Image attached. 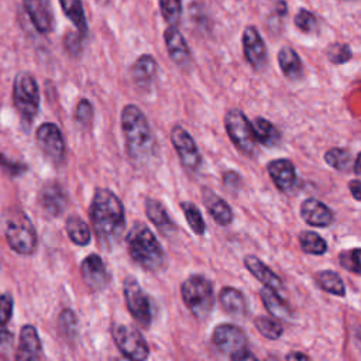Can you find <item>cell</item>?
Returning <instances> with one entry per match:
<instances>
[{
  "instance_id": "cell-19",
  "label": "cell",
  "mask_w": 361,
  "mask_h": 361,
  "mask_svg": "<svg viewBox=\"0 0 361 361\" xmlns=\"http://www.w3.org/2000/svg\"><path fill=\"white\" fill-rule=\"evenodd\" d=\"M300 216L309 226L329 227L334 221V214L324 203L314 197H307L300 204Z\"/></svg>"
},
{
  "instance_id": "cell-32",
  "label": "cell",
  "mask_w": 361,
  "mask_h": 361,
  "mask_svg": "<svg viewBox=\"0 0 361 361\" xmlns=\"http://www.w3.org/2000/svg\"><path fill=\"white\" fill-rule=\"evenodd\" d=\"M300 248L310 255H323L327 251L326 240L314 231L306 230L299 234Z\"/></svg>"
},
{
  "instance_id": "cell-35",
  "label": "cell",
  "mask_w": 361,
  "mask_h": 361,
  "mask_svg": "<svg viewBox=\"0 0 361 361\" xmlns=\"http://www.w3.org/2000/svg\"><path fill=\"white\" fill-rule=\"evenodd\" d=\"M324 161L336 171H348L353 162L351 152L345 148H330L324 154Z\"/></svg>"
},
{
  "instance_id": "cell-38",
  "label": "cell",
  "mask_w": 361,
  "mask_h": 361,
  "mask_svg": "<svg viewBox=\"0 0 361 361\" xmlns=\"http://www.w3.org/2000/svg\"><path fill=\"white\" fill-rule=\"evenodd\" d=\"M295 25L300 31L310 34L317 30V18L312 11H309L306 8H299V11L295 16Z\"/></svg>"
},
{
  "instance_id": "cell-44",
  "label": "cell",
  "mask_w": 361,
  "mask_h": 361,
  "mask_svg": "<svg viewBox=\"0 0 361 361\" xmlns=\"http://www.w3.org/2000/svg\"><path fill=\"white\" fill-rule=\"evenodd\" d=\"M223 185L231 190V192H237L241 186V176L235 172V171H226L223 173Z\"/></svg>"
},
{
  "instance_id": "cell-40",
  "label": "cell",
  "mask_w": 361,
  "mask_h": 361,
  "mask_svg": "<svg viewBox=\"0 0 361 361\" xmlns=\"http://www.w3.org/2000/svg\"><path fill=\"white\" fill-rule=\"evenodd\" d=\"M93 117V106L87 99H80L79 103L76 104V110H75V118L78 123H80L82 126H86L92 121Z\"/></svg>"
},
{
  "instance_id": "cell-39",
  "label": "cell",
  "mask_w": 361,
  "mask_h": 361,
  "mask_svg": "<svg viewBox=\"0 0 361 361\" xmlns=\"http://www.w3.org/2000/svg\"><path fill=\"white\" fill-rule=\"evenodd\" d=\"M340 264L344 269L353 272V274H360V248H353L343 251L338 257Z\"/></svg>"
},
{
  "instance_id": "cell-45",
  "label": "cell",
  "mask_w": 361,
  "mask_h": 361,
  "mask_svg": "<svg viewBox=\"0 0 361 361\" xmlns=\"http://www.w3.org/2000/svg\"><path fill=\"white\" fill-rule=\"evenodd\" d=\"M13 347V334L4 327L0 326V354L6 355L11 351Z\"/></svg>"
},
{
  "instance_id": "cell-22",
  "label": "cell",
  "mask_w": 361,
  "mask_h": 361,
  "mask_svg": "<svg viewBox=\"0 0 361 361\" xmlns=\"http://www.w3.org/2000/svg\"><path fill=\"white\" fill-rule=\"evenodd\" d=\"M244 267L250 271V274L257 278L264 286H268L274 290H282L283 282L282 279L268 267L265 265L258 257L255 255H245L244 257Z\"/></svg>"
},
{
  "instance_id": "cell-9",
  "label": "cell",
  "mask_w": 361,
  "mask_h": 361,
  "mask_svg": "<svg viewBox=\"0 0 361 361\" xmlns=\"http://www.w3.org/2000/svg\"><path fill=\"white\" fill-rule=\"evenodd\" d=\"M111 336L116 347L126 358L142 361L149 355L148 344L135 327L116 323L111 327Z\"/></svg>"
},
{
  "instance_id": "cell-5",
  "label": "cell",
  "mask_w": 361,
  "mask_h": 361,
  "mask_svg": "<svg viewBox=\"0 0 361 361\" xmlns=\"http://www.w3.org/2000/svg\"><path fill=\"white\" fill-rule=\"evenodd\" d=\"M4 235L13 251L21 255H30L37 247V231L30 217L18 207L6 214Z\"/></svg>"
},
{
  "instance_id": "cell-10",
  "label": "cell",
  "mask_w": 361,
  "mask_h": 361,
  "mask_svg": "<svg viewBox=\"0 0 361 361\" xmlns=\"http://www.w3.org/2000/svg\"><path fill=\"white\" fill-rule=\"evenodd\" d=\"M123 293L127 303V309L135 323L140 327L148 329L152 320L151 302L147 293L140 286L138 281L133 276H127L123 282Z\"/></svg>"
},
{
  "instance_id": "cell-36",
  "label": "cell",
  "mask_w": 361,
  "mask_h": 361,
  "mask_svg": "<svg viewBox=\"0 0 361 361\" xmlns=\"http://www.w3.org/2000/svg\"><path fill=\"white\" fill-rule=\"evenodd\" d=\"M159 10L169 25H176L182 17V0H159Z\"/></svg>"
},
{
  "instance_id": "cell-46",
  "label": "cell",
  "mask_w": 361,
  "mask_h": 361,
  "mask_svg": "<svg viewBox=\"0 0 361 361\" xmlns=\"http://www.w3.org/2000/svg\"><path fill=\"white\" fill-rule=\"evenodd\" d=\"M348 189H350L353 197H354L357 202H360V200H361V195H360V192H361V182H360V179H353V180H350Z\"/></svg>"
},
{
  "instance_id": "cell-30",
  "label": "cell",
  "mask_w": 361,
  "mask_h": 361,
  "mask_svg": "<svg viewBox=\"0 0 361 361\" xmlns=\"http://www.w3.org/2000/svg\"><path fill=\"white\" fill-rule=\"evenodd\" d=\"M62 11L72 21L76 30L85 37L87 34V21L85 16V10L82 6V0H59Z\"/></svg>"
},
{
  "instance_id": "cell-48",
  "label": "cell",
  "mask_w": 361,
  "mask_h": 361,
  "mask_svg": "<svg viewBox=\"0 0 361 361\" xmlns=\"http://www.w3.org/2000/svg\"><path fill=\"white\" fill-rule=\"evenodd\" d=\"M360 158H361L360 154H357V157L354 158V172L357 175H360Z\"/></svg>"
},
{
  "instance_id": "cell-23",
  "label": "cell",
  "mask_w": 361,
  "mask_h": 361,
  "mask_svg": "<svg viewBox=\"0 0 361 361\" xmlns=\"http://www.w3.org/2000/svg\"><path fill=\"white\" fill-rule=\"evenodd\" d=\"M145 213L147 217L149 219V221L164 234V235H169L175 231V223L172 221V219L169 217L165 206L152 197H147L145 199Z\"/></svg>"
},
{
  "instance_id": "cell-15",
  "label": "cell",
  "mask_w": 361,
  "mask_h": 361,
  "mask_svg": "<svg viewBox=\"0 0 361 361\" xmlns=\"http://www.w3.org/2000/svg\"><path fill=\"white\" fill-rule=\"evenodd\" d=\"M267 169L278 190L283 193H289L293 190V188L296 186V169L292 161L286 158H278L268 162Z\"/></svg>"
},
{
  "instance_id": "cell-25",
  "label": "cell",
  "mask_w": 361,
  "mask_h": 361,
  "mask_svg": "<svg viewBox=\"0 0 361 361\" xmlns=\"http://www.w3.org/2000/svg\"><path fill=\"white\" fill-rule=\"evenodd\" d=\"M278 65L282 73L290 80L299 79L302 76L303 66H302L300 56L290 47H282L278 51Z\"/></svg>"
},
{
  "instance_id": "cell-24",
  "label": "cell",
  "mask_w": 361,
  "mask_h": 361,
  "mask_svg": "<svg viewBox=\"0 0 361 361\" xmlns=\"http://www.w3.org/2000/svg\"><path fill=\"white\" fill-rule=\"evenodd\" d=\"M157 72H158V63H157L155 58L148 54L141 55L133 63V66L130 69L134 83H137L138 86H142V87L148 86L155 79Z\"/></svg>"
},
{
  "instance_id": "cell-6",
  "label": "cell",
  "mask_w": 361,
  "mask_h": 361,
  "mask_svg": "<svg viewBox=\"0 0 361 361\" xmlns=\"http://www.w3.org/2000/svg\"><path fill=\"white\" fill-rule=\"evenodd\" d=\"M213 345L233 361L255 360V355L248 350L245 333L235 324L221 323L212 333Z\"/></svg>"
},
{
  "instance_id": "cell-28",
  "label": "cell",
  "mask_w": 361,
  "mask_h": 361,
  "mask_svg": "<svg viewBox=\"0 0 361 361\" xmlns=\"http://www.w3.org/2000/svg\"><path fill=\"white\" fill-rule=\"evenodd\" d=\"M251 126L257 142H261L265 147H275L279 142V130L269 120L264 117H255Z\"/></svg>"
},
{
  "instance_id": "cell-21",
  "label": "cell",
  "mask_w": 361,
  "mask_h": 361,
  "mask_svg": "<svg viewBox=\"0 0 361 361\" xmlns=\"http://www.w3.org/2000/svg\"><path fill=\"white\" fill-rule=\"evenodd\" d=\"M41 354V340L37 329L32 324H25L21 327L18 348L16 353L17 360L31 361L37 360Z\"/></svg>"
},
{
  "instance_id": "cell-26",
  "label": "cell",
  "mask_w": 361,
  "mask_h": 361,
  "mask_svg": "<svg viewBox=\"0 0 361 361\" xmlns=\"http://www.w3.org/2000/svg\"><path fill=\"white\" fill-rule=\"evenodd\" d=\"M219 300L221 307L233 316H243L247 309V302L243 292L233 286H224L220 290Z\"/></svg>"
},
{
  "instance_id": "cell-12",
  "label": "cell",
  "mask_w": 361,
  "mask_h": 361,
  "mask_svg": "<svg viewBox=\"0 0 361 361\" xmlns=\"http://www.w3.org/2000/svg\"><path fill=\"white\" fill-rule=\"evenodd\" d=\"M37 144L39 149L54 162H61L65 157V140L59 127L54 123H44L37 128Z\"/></svg>"
},
{
  "instance_id": "cell-18",
  "label": "cell",
  "mask_w": 361,
  "mask_h": 361,
  "mask_svg": "<svg viewBox=\"0 0 361 361\" xmlns=\"http://www.w3.org/2000/svg\"><path fill=\"white\" fill-rule=\"evenodd\" d=\"M164 41L169 58L178 66H186L190 62V49L182 32L176 25H169L164 32Z\"/></svg>"
},
{
  "instance_id": "cell-8",
  "label": "cell",
  "mask_w": 361,
  "mask_h": 361,
  "mask_svg": "<svg viewBox=\"0 0 361 361\" xmlns=\"http://www.w3.org/2000/svg\"><path fill=\"white\" fill-rule=\"evenodd\" d=\"M224 127L235 148L245 155L254 154L257 140L251 123L241 110L230 109L224 116Z\"/></svg>"
},
{
  "instance_id": "cell-17",
  "label": "cell",
  "mask_w": 361,
  "mask_h": 361,
  "mask_svg": "<svg viewBox=\"0 0 361 361\" xmlns=\"http://www.w3.org/2000/svg\"><path fill=\"white\" fill-rule=\"evenodd\" d=\"M38 200L41 207L51 216H59L66 209V193L63 188L54 180L47 182L38 195Z\"/></svg>"
},
{
  "instance_id": "cell-42",
  "label": "cell",
  "mask_w": 361,
  "mask_h": 361,
  "mask_svg": "<svg viewBox=\"0 0 361 361\" xmlns=\"http://www.w3.org/2000/svg\"><path fill=\"white\" fill-rule=\"evenodd\" d=\"M14 302L8 293L0 295V326H6L13 316Z\"/></svg>"
},
{
  "instance_id": "cell-14",
  "label": "cell",
  "mask_w": 361,
  "mask_h": 361,
  "mask_svg": "<svg viewBox=\"0 0 361 361\" xmlns=\"http://www.w3.org/2000/svg\"><path fill=\"white\" fill-rule=\"evenodd\" d=\"M80 274L92 290H102L107 286L110 275L103 258L99 254L87 255L80 264Z\"/></svg>"
},
{
  "instance_id": "cell-41",
  "label": "cell",
  "mask_w": 361,
  "mask_h": 361,
  "mask_svg": "<svg viewBox=\"0 0 361 361\" xmlns=\"http://www.w3.org/2000/svg\"><path fill=\"white\" fill-rule=\"evenodd\" d=\"M59 327L68 337H72L76 333V317L71 309H65L59 314Z\"/></svg>"
},
{
  "instance_id": "cell-37",
  "label": "cell",
  "mask_w": 361,
  "mask_h": 361,
  "mask_svg": "<svg viewBox=\"0 0 361 361\" xmlns=\"http://www.w3.org/2000/svg\"><path fill=\"white\" fill-rule=\"evenodd\" d=\"M326 55H327V58L331 63L341 65V63H345L351 59L353 52H351L350 45H347L344 42H333L326 49Z\"/></svg>"
},
{
  "instance_id": "cell-1",
  "label": "cell",
  "mask_w": 361,
  "mask_h": 361,
  "mask_svg": "<svg viewBox=\"0 0 361 361\" xmlns=\"http://www.w3.org/2000/svg\"><path fill=\"white\" fill-rule=\"evenodd\" d=\"M89 216L100 244L111 247L120 240L126 226V212L120 197L113 190L100 188L94 192Z\"/></svg>"
},
{
  "instance_id": "cell-33",
  "label": "cell",
  "mask_w": 361,
  "mask_h": 361,
  "mask_svg": "<svg viewBox=\"0 0 361 361\" xmlns=\"http://www.w3.org/2000/svg\"><path fill=\"white\" fill-rule=\"evenodd\" d=\"M179 206L183 212L185 220L188 221L190 230L196 235H203L204 231H206V223H204V219L202 216L200 209L195 203H190V202H180Z\"/></svg>"
},
{
  "instance_id": "cell-31",
  "label": "cell",
  "mask_w": 361,
  "mask_h": 361,
  "mask_svg": "<svg viewBox=\"0 0 361 361\" xmlns=\"http://www.w3.org/2000/svg\"><path fill=\"white\" fill-rule=\"evenodd\" d=\"M316 282L323 290H326L334 296L345 295V286H344L341 276L331 269H324V271L317 272Z\"/></svg>"
},
{
  "instance_id": "cell-43",
  "label": "cell",
  "mask_w": 361,
  "mask_h": 361,
  "mask_svg": "<svg viewBox=\"0 0 361 361\" xmlns=\"http://www.w3.org/2000/svg\"><path fill=\"white\" fill-rule=\"evenodd\" d=\"M82 38L83 35L76 31V32H68L65 35V39H63V44H65V48L71 52V54H78L80 49H82Z\"/></svg>"
},
{
  "instance_id": "cell-29",
  "label": "cell",
  "mask_w": 361,
  "mask_h": 361,
  "mask_svg": "<svg viewBox=\"0 0 361 361\" xmlns=\"http://www.w3.org/2000/svg\"><path fill=\"white\" fill-rule=\"evenodd\" d=\"M65 228H66L68 237L71 238V241L73 244L85 247L90 243V238H92L90 228H89L87 223L83 219H80L79 216H75V214L69 216L66 219Z\"/></svg>"
},
{
  "instance_id": "cell-11",
  "label": "cell",
  "mask_w": 361,
  "mask_h": 361,
  "mask_svg": "<svg viewBox=\"0 0 361 361\" xmlns=\"http://www.w3.org/2000/svg\"><path fill=\"white\" fill-rule=\"evenodd\" d=\"M171 141L182 166L190 172L197 171L202 164V155L189 131L180 124L173 126L171 130Z\"/></svg>"
},
{
  "instance_id": "cell-27",
  "label": "cell",
  "mask_w": 361,
  "mask_h": 361,
  "mask_svg": "<svg viewBox=\"0 0 361 361\" xmlns=\"http://www.w3.org/2000/svg\"><path fill=\"white\" fill-rule=\"evenodd\" d=\"M259 298L271 316H274L276 319H289L290 317V309H289L288 303L276 293V290H274L268 286H264L259 289Z\"/></svg>"
},
{
  "instance_id": "cell-13",
  "label": "cell",
  "mask_w": 361,
  "mask_h": 361,
  "mask_svg": "<svg viewBox=\"0 0 361 361\" xmlns=\"http://www.w3.org/2000/svg\"><path fill=\"white\" fill-rule=\"evenodd\" d=\"M243 51L247 62L255 69L262 71L267 65L268 54L265 42L254 25H247L243 32Z\"/></svg>"
},
{
  "instance_id": "cell-16",
  "label": "cell",
  "mask_w": 361,
  "mask_h": 361,
  "mask_svg": "<svg viewBox=\"0 0 361 361\" xmlns=\"http://www.w3.org/2000/svg\"><path fill=\"white\" fill-rule=\"evenodd\" d=\"M23 6L41 34H48L54 28V11L49 0H23Z\"/></svg>"
},
{
  "instance_id": "cell-3",
  "label": "cell",
  "mask_w": 361,
  "mask_h": 361,
  "mask_svg": "<svg viewBox=\"0 0 361 361\" xmlns=\"http://www.w3.org/2000/svg\"><path fill=\"white\" fill-rule=\"evenodd\" d=\"M130 257L148 271H158L165 264V252L155 234L144 223H135L126 237Z\"/></svg>"
},
{
  "instance_id": "cell-20",
  "label": "cell",
  "mask_w": 361,
  "mask_h": 361,
  "mask_svg": "<svg viewBox=\"0 0 361 361\" xmlns=\"http://www.w3.org/2000/svg\"><path fill=\"white\" fill-rule=\"evenodd\" d=\"M202 197H203V202H204V206H206L209 214L219 226L226 227L233 223V219H234L233 210H231L230 204L223 197L216 195L209 188H204L202 190Z\"/></svg>"
},
{
  "instance_id": "cell-4",
  "label": "cell",
  "mask_w": 361,
  "mask_h": 361,
  "mask_svg": "<svg viewBox=\"0 0 361 361\" xmlns=\"http://www.w3.org/2000/svg\"><path fill=\"white\" fill-rule=\"evenodd\" d=\"M180 295L185 306L196 319L209 317L214 306V290L206 276L200 274L188 276L180 285Z\"/></svg>"
},
{
  "instance_id": "cell-7",
  "label": "cell",
  "mask_w": 361,
  "mask_h": 361,
  "mask_svg": "<svg viewBox=\"0 0 361 361\" xmlns=\"http://www.w3.org/2000/svg\"><path fill=\"white\" fill-rule=\"evenodd\" d=\"M13 102L20 116L32 121L39 110V89L30 72H20L13 82Z\"/></svg>"
},
{
  "instance_id": "cell-47",
  "label": "cell",
  "mask_w": 361,
  "mask_h": 361,
  "mask_svg": "<svg viewBox=\"0 0 361 361\" xmlns=\"http://www.w3.org/2000/svg\"><path fill=\"white\" fill-rule=\"evenodd\" d=\"M285 358H286V360H309V357H307L305 353H299V351L289 353Z\"/></svg>"
},
{
  "instance_id": "cell-34",
  "label": "cell",
  "mask_w": 361,
  "mask_h": 361,
  "mask_svg": "<svg viewBox=\"0 0 361 361\" xmlns=\"http://www.w3.org/2000/svg\"><path fill=\"white\" fill-rule=\"evenodd\" d=\"M257 330L268 340H278L283 334L282 324L274 316H258L254 320Z\"/></svg>"
},
{
  "instance_id": "cell-2",
  "label": "cell",
  "mask_w": 361,
  "mask_h": 361,
  "mask_svg": "<svg viewBox=\"0 0 361 361\" xmlns=\"http://www.w3.org/2000/svg\"><path fill=\"white\" fill-rule=\"evenodd\" d=\"M120 121L127 154L135 162H145L155 152L157 142L142 110L127 104L121 110Z\"/></svg>"
}]
</instances>
